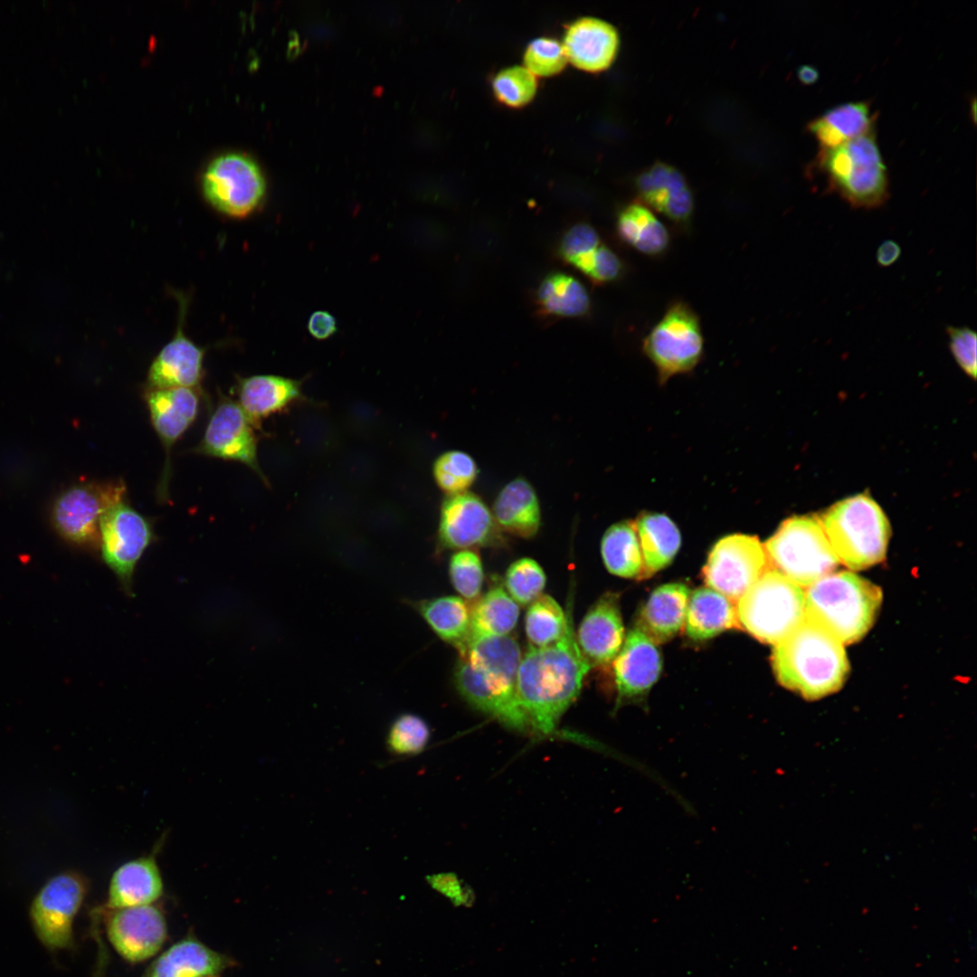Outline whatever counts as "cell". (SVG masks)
Masks as SVG:
<instances>
[{
	"label": "cell",
	"instance_id": "8",
	"mask_svg": "<svg viewBox=\"0 0 977 977\" xmlns=\"http://www.w3.org/2000/svg\"><path fill=\"white\" fill-rule=\"evenodd\" d=\"M764 546L769 567L801 587L811 585L840 564L820 520L813 516L783 520Z\"/></svg>",
	"mask_w": 977,
	"mask_h": 977
},
{
	"label": "cell",
	"instance_id": "45",
	"mask_svg": "<svg viewBox=\"0 0 977 977\" xmlns=\"http://www.w3.org/2000/svg\"><path fill=\"white\" fill-rule=\"evenodd\" d=\"M949 349L961 369L976 377L977 334L969 327H947Z\"/></svg>",
	"mask_w": 977,
	"mask_h": 977
},
{
	"label": "cell",
	"instance_id": "33",
	"mask_svg": "<svg viewBox=\"0 0 977 977\" xmlns=\"http://www.w3.org/2000/svg\"><path fill=\"white\" fill-rule=\"evenodd\" d=\"M601 553L610 573L623 578L641 579L643 561L634 521L612 525L602 538Z\"/></svg>",
	"mask_w": 977,
	"mask_h": 977
},
{
	"label": "cell",
	"instance_id": "42",
	"mask_svg": "<svg viewBox=\"0 0 977 977\" xmlns=\"http://www.w3.org/2000/svg\"><path fill=\"white\" fill-rule=\"evenodd\" d=\"M524 66L536 77H549L563 71L567 58L562 42L549 36L533 39L523 54Z\"/></svg>",
	"mask_w": 977,
	"mask_h": 977
},
{
	"label": "cell",
	"instance_id": "5",
	"mask_svg": "<svg viewBox=\"0 0 977 977\" xmlns=\"http://www.w3.org/2000/svg\"><path fill=\"white\" fill-rule=\"evenodd\" d=\"M816 164L829 189L855 208L873 209L889 196L887 166L875 127L830 148H820Z\"/></svg>",
	"mask_w": 977,
	"mask_h": 977
},
{
	"label": "cell",
	"instance_id": "9",
	"mask_svg": "<svg viewBox=\"0 0 977 977\" xmlns=\"http://www.w3.org/2000/svg\"><path fill=\"white\" fill-rule=\"evenodd\" d=\"M641 349L661 384L672 376L691 372L704 353L699 317L686 301H672L643 338Z\"/></svg>",
	"mask_w": 977,
	"mask_h": 977
},
{
	"label": "cell",
	"instance_id": "44",
	"mask_svg": "<svg viewBox=\"0 0 977 977\" xmlns=\"http://www.w3.org/2000/svg\"><path fill=\"white\" fill-rule=\"evenodd\" d=\"M596 284H606L619 280L624 271L622 260L604 244L571 262Z\"/></svg>",
	"mask_w": 977,
	"mask_h": 977
},
{
	"label": "cell",
	"instance_id": "11",
	"mask_svg": "<svg viewBox=\"0 0 977 977\" xmlns=\"http://www.w3.org/2000/svg\"><path fill=\"white\" fill-rule=\"evenodd\" d=\"M202 185L204 196L215 209L235 218L246 217L256 210L266 192L265 178L258 164L238 153L214 158L204 173Z\"/></svg>",
	"mask_w": 977,
	"mask_h": 977
},
{
	"label": "cell",
	"instance_id": "3",
	"mask_svg": "<svg viewBox=\"0 0 977 977\" xmlns=\"http://www.w3.org/2000/svg\"><path fill=\"white\" fill-rule=\"evenodd\" d=\"M772 665L781 685L807 699L838 691L849 669L844 644L806 617L774 645Z\"/></svg>",
	"mask_w": 977,
	"mask_h": 977
},
{
	"label": "cell",
	"instance_id": "48",
	"mask_svg": "<svg viewBox=\"0 0 977 977\" xmlns=\"http://www.w3.org/2000/svg\"><path fill=\"white\" fill-rule=\"evenodd\" d=\"M308 329L310 335L319 340L327 339L337 330L336 318L327 311H315L309 317Z\"/></svg>",
	"mask_w": 977,
	"mask_h": 977
},
{
	"label": "cell",
	"instance_id": "41",
	"mask_svg": "<svg viewBox=\"0 0 977 977\" xmlns=\"http://www.w3.org/2000/svg\"><path fill=\"white\" fill-rule=\"evenodd\" d=\"M429 739L428 724L419 716L404 713L391 724L386 743L391 753L405 755L421 752Z\"/></svg>",
	"mask_w": 977,
	"mask_h": 977
},
{
	"label": "cell",
	"instance_id": "22",
	"mask_svg": "<svg viewBox=\"0 0 977 977\" xmlns=\"http://www.w3.org/2000/svg\"><path fill=\"white\" fill-rule=\"evenodd\" d=\"M620 43L616 27L594 16H583L570 23L562 42L567 62L588 72L607 70L617 57Z\"/></svg>",
	"mask_w": 977,
	"mask_h": 977
},
{
	"label": "cell",
	"instance_id": "26",
	"mask_svg": "<svg viewBox=\"0 0 977 977\" xmlns=\"http://www.w3.org/2000/svg\"><path fill=\"white\" fill-rule=\"evenodd\" d=\"M689 589L682 583L656 588L641 607L636 628L655 644L675 637L685 624Z\"/></svg>",
	"mask_w": 977,
	"mask_h": 977
},
{
	"label": "cell",
	"instance_id": "17",
	"mask_svg": "<svg viewBox=\"0 0 977 977\" xmlns=\"http://www.w3.org/2000/svg\"><path fill=\"white\" fill-rule=\"evenodd\" d=\"M498 528L492 512L474 493L450 495L442 502L438 539L443 549L494 545L500 543Z\"/></svg>",
	"mask_w": 977,
	"mask_h": 977
},
{
	"label": "cell",
	"instance_id": "23",
	"mask_svg": "<svg viewBox=\"0 0 977 977\" xmlns=\"http://www.w3.org/2000/svg\"><path fill=\"white\" fill-rule=\"evenodd\" d=\"M163 892L162 876L153 856L128 861L112 874L107 898L93 909L92 919L113 910L155 904Z\"/></svg>",
	"mask_w": 977,
	"mask_h": 977
},
{
	"label": "cell",
	"instance_id": "49",
	"mask_svg": "<svg viewBox=\"0 0 977 977\" xmlns=\"http://www.w3.org/2000/svg\"><path fill=\"white\" fill-rule=\"evenodd\" d=\"M901 253L902 250L897 242L892 240H887L877 248L876 260L879 266L888 267L900 258Z\"/></svg>",
	"mask_w": 977,
	"mask_h": 977
},
{
	"label": "cell",
	"instance_id": "18",
	"mask_svg": "<svg viewBox=\"0 0 977 977\" xmlns=\"http://www.w3.org/2000/svg\"><path fill=\"white\" fill-rule=\"evenodd\" d=\"M145 400L151 423L166 452L165 465L157 490L158 499L166 501L171 474L170 451L195 421L200 396L198 390L190 388L147 389Z\"/></svg>",
	"mask_w": 977,
	"mask_h": 977
},
{
	"label": "cell",
	"instance_id": "25",
	"mask_svg": "<svg viewBox=\"0 0 977 977\" xmlns=\"http://www.w3.org/2000/svg\"><path fill=\"white\" fill-rule=\"evenodd\" d=\"M236 964L228 954L187 935L157 955L140 977H213Z\"/></svg>",
	"mask_w": 977,
	"mask_h": 977
},
{
	"label": "cell",
	"instance_id": "40",
	"mask_svg": "<svg viewBox=\"0 0 977 977\" xmlns=\"http://www.w3.org/2000/svg\"><path fill=\"white\" fill-rule=\"evenodd\" d=\"M546 577L534 559L524 557L512 563L505 575V587L519 604H530L542 593Z\"/></svg>",
	"mask_w": 977,
	"mask_h": 977
},
{
	"label": "cell",
	"instance_id": "46",
	"mask_svg": "<svg viewBox=\"0 0 977 977\" xmlns=\"http://www.w3.org/2000/svg\"><path fill=\"white\" fill-rule=\"evenodd\" d=\"M602 244L595 229L588 223H577L572 226L561 240L559 251L568 262L585 255Z\"/></svg>",
	"mask_w": 977,
	"mask_h": 977
},
{
	"label": "cell",
	"instance_id": "43",
	"mask_svg": "<svg viewBox=\"0 0 977 977\" xmlns=\"http://www.w3.org/2000/svg\"><path fill=\"white\" fill-rule=\"evenodd\" d=\"M449 574L455 590L470 601L479 597L484 580L482 562L477 552L459 550L451 557Z\"/></svg>",
	"mask_w": 977,
	"mask_h": 977
},
{
	"label": "cell",
	"instance_id": "16",
	"mask_svg": "<svg viewBox=\"0 0 977 977\" xmlns=\"http://www.w3.org/2000/svg\"><path fill=\"white\" fill-rule=\"evenodd\" d=\"M194 453L241 462L267 484L257 458L253 423L239 403L221 396Z\"/></svg>",
	"mask_w": 977,
	"mask_h": 977
},
{
	"label": "cell",
	"instance_id": "21",
	"mask_svg": "<svg viewBox=\"0 0 977 977\" xmlns=\"http://www.w3.org/2000/svg\"><path fill=\"white\" fill-rule=\"evenodd\" d=\"M662 659L657 644L638 628L630 631L612 661L617 704L646 695L658 680Z\"/></svg>",
	"mask_w": 977,
	"mask_h": 977
},
{
	"label": "cell",
	"instance_id": "29",
	"mask_svg": "<svg viewBox=\"0 0 977 977\" xmlns=\"http://www.w3.org/2000/svg\"><path fill=\"white\" fill-rule=\"evenodd\" d=\"M647 579L669 565L681 545L680 532L667 515L644 511L634 521Z\"/></svg>",
	"mask_w": 977,
	"mask_h": 977
},
{
	"label": "cell",
	"instance_id": "10",
	"mask_svg": "<svg viewBox=\"0 0 977 977\" xmlns=\"http://www.w3.org/2000/svg\"><path fill=\"white\" fill-rule=\"evenodd\" d=\"M151 523L126 500L111 504L100 521V541L105 564L116 574L122 589L133 595V575L137 564L151 545Z\"/></svg>",
	"mask_w": 977,
	"mask_h": 977
},
{
	"label": "cell",
	"instance_id": "6",
	"mask_svg": "<svg viewBox=\"0 0 977 977\" xmlns=\"http://www.w3.org/2000/svg\"><path fill=\"white\" fill-rule=\"evenodd\" d=\"M820 520L838 559L849 568L865 569L885 558L889 522L868 495L858 494L837 502Z\"/></svg>",
	"mask_w": 977,
	"mask_h": 977
},
{
	"label": "cell",
	"instance_id": "4",
	"mask_svg": "<svg viewBox=\"0 0 977 977\" xmlns=\"http://www.w3.org/2000/svg\"><path fill=\"white\" fill-rule=\"evenodd\" d=\"M805 617L843 644L862 639L882 602L880 588L849 572L831 573L804 592Z\"/></svg>",
	"mask_w": 977,
	"mask_h": 977
},
{
	"label": "cell",
	"instance_id": "31",
	"mask_svg": "<svg viewBox=\"0 0 977 977\" xmlns=\"http://www.w3.org/2000/svg\"><path fill=\"white\" fill-rule=\"evenodd\" d=\"M875 116L867 101L845 102L811 120L807 130L816 138L820 148H830L874 128Z\"/></svg>",
	"mask_w": 977,
	"mask_h": 977
},
{
	"label": "cell",
	"instance_id": "13",
	"mask_svg": "<svg viewBox=\"0 0 977 977\" xmlns=\"http://www.w3.org/2000/svg\"><path fill=\"white\" fill-rule=\"evenodd\" d=\"M768 568L764 546L758 537L736 533L713 545L702 576L710 589L735 603Z\"/></svg>",
	"mask_w": 977,
	"mask_h": 977
},
{
	"label": "cell",
	"instance_id": "27",
	"mask_svg": "<svg viewBox=\"0 0 977 977\" xmlns=\"http://www.w3.org/2000/svg\"><path fill=\"white\" fill-rule=\"evenodd\" d=\"M301 396V384L290 378L258 375L238 380L237 403L253 425Z\"/></svg>",
	"mask_w": 977,
	"mask_h": 977
},
{
	"label": "cell",
	"instance_id": "50",
	"mask_svg": "<svg viewBox=\"0 0 977 977\" xmlns=\"http://www.w3.org/2000/svg\"><path fill=\"white\" fill-rule=\"evenodd\" d=\"M819 71L813 65L804 64L798 68L797 77L805 85H811L819 80Z\"/></svg>",
	"mask_w": 977,
	"mask_h": 977
},
{
	"label": "cell",
	"instance_id": "35",
	"mask_svg": "<svg viewBox=\"0 0 977 977\" xmlns=\"http://www.w3.org/2000/svg\"><path fill=\"white\" fill-rule=\"evenodd\" d=\"M518 604L499 584L493 585L470 608V634L506 636L516 627Z\"/></svg>",
	"mask_w": 977,
	"mask_h": 977
},
{
	"label": "cell",
	"instance_id": "52",
	"mask_svg": "<svg viewBox=\"0 0 977 977\" xmlns=\"http://www.w3.org/2000/svg\"><path fill=\"white\" fill-rule=\"evenodd\" d=\"M213 977H220V975L219 976H213Z\"/></svg>",
	"mask_w": 977,
	"mask_h": 977
},
{
	"label": "cell",
	"instance_id": "20",
	"mask_svg": "<svg viewBox=\"0 0 977 977\" xmlns=\"http://www.w3.org/2000/svg\"><path fill=\"white\" fill-rule=\"evenodd\" d=\"M575 637L579 650L591 668L610 665L624 639L619 594L603 593L587 611Z\"/></svg>",
	"mask_w": 977,
	"mask_h": 977
},
{
	"label": "cell",
	"instance_id": "7",
	"mask_svg": "<svg viewBox=\"0 0 977 977\" xmlns=\"http://www.w3.org/2000/svg\"><path fill=\"white\" fill-rule=\"evenodd\" d=\"M735 607L740 629L761 642L775 645L804 620V591L769 567Z\"/></svg>",
	"mask_w": 977,
	"mask_h": 977
},
{
	"label": "cell",
	"instance_id": "38",
	"mask_svg": "<svg viewBox=\"0 0 977 977\" xmlns=\"http://www.w3.org/2000/svg\"><path fill=\"white\" fill-rule=\"evenodd\" d=\"M479 473L473 458L460 451L440 455L433 464V477L439 488L450 495L466 492Z\"/></svg>",
	"mask_w": 977,
	"mask_h": 977
},
{
	"label": "cell",
	"instance_id": "30",
	"mask_svg": "<svg viewBox=\"0 0 977 977\" xmlns=\"http://www.w3.org/2000/svg\"><path fill=\"white\" fill-rule=\"evenodd\" d=\"M731 629H740L735 603L706 587L689 594L685 619L688 638L705 640Z\"/></svg>",
	"mask_w": 977,
	"mask_h": 977
},
{
	"label": "cell",
	"instance_id": "37",
	"mask_svg": "<svg viewBox=\"0 0 977 977\" xmlns=\"http://www.w3.org/2000/svg\"><path fill=\"white\" fill-rule=\"evenodd\" d=\"M566 625L567 616L553 597L540 594L529 604L525 631L530 646L545 647L558 641Z\"/></svg>",
	"mask_w": 977,
	"mask_h": 977
},
{
	"label": "cell",
	"instance_id": "12",
	"mask_svg": "<svg viewBox=\"0 0 977 977\" xmlns=\"http://www.w3.org/2000/svg\"><path fill=\"white\" fill-rule=\"evenodd\" d=\"M88 891L86 879L75 872L52 877L32 902L30 917L38 939L52 950L70 949L74 944L75 917Z\"/></svg>",
	"mask_w": 977,
	"mask_h": 977
},
{
	"label": "cell",
	"instance_id": "1",
	"mask_svg": "<svg viewBox=\"0 0 977 977\" xmlns=\"http://www.w3.org/2000/svg\"><path fill=\"white\" fill-rule=\"evenodd\" d=\"M568 601L562 638L548 646H529L517 675V697L529 726L543 734L555 731L559 719L578 697L591 667L577 645Z\"/></svg>",
	"mask_w": 977,
	"mask_h": 977
},
{
	"label": "cell",
	"instance_id": "19",
	"mask_svg": "<svg viewBox=\"0 0 977 977\" xmlns=\"http://www.w3.org/2000/svg\"><path fill=\"white\" fill-rule=\"evenodd\" d=\"M639 202L666 217L677 228L690 225L695 200L693 192L675 166L656 162L643 169L635 179Z\"/></svg>",
	"mask_w": 977,
	"mask_h": 977
},
{
	"label": "cell",
	"instance_id": "14",
	"mask_svg": "<svg viewBox=\"0 0 977 977\" xmlns=\"http://www.w3.org/2000/svg\"><path fill=\"white\" fill-rule=\"evenodd\" d=\"M126 493L122 480L74 485L56 500L53 523L69 541L81 545L99 543L101 516L111 504L126 497Z\"/></svg>",
	"mask_w": 977,
	"mask_h": 977
},
{
	"label": "cell",
	"instance_id": "36",
	"mask_svg": "<svg viewBox=\"0 0 977 977\" xmlns=\"http://www.w3.org/2000/svg\"><path fill=\"white\" fill-rule=\"evenodd\" d=\"M537 302L544 312L564 318L584 316L591 306L585 288L572 276L561 272L551 273L542 280Z\"/></svg>",
	"mask_w": 977,
	"mask_h": 977
},
{
	"label": "cell",
	"instance_id": "28",
	"mask_svg": "<svg viewBox=\"0 0 977 977\" xmlns=\"http://www.w3.org/2000/svg\"><path fill=\"white\" fill-rule=\"evenodd\" d=\"M498 527L516 536L530 538L539 530L541 509L537 495L524 478L506 484L492 508Z\"/></svg>",
	"mask_w": 977,
	"mask_h": 977
},
{
	"label": "cell",
	"instance_id": "34",
	"mask_svg": "<svg viewBox=\"0 0 977 977\" xmlns=\"http://www.w3.org/2000/svg\"><path fill=\"white\" fill-rule=\"evenodd\" d=\"M414 608L434 633L456 649L470 634V608L457 596H440L414 603Z\"/></svg>",
	"mask_w": 977,
	"mask_h": 977
},
{
	"label": "cell",
	"instance_id": "32",
	"mask_svg": "<svg viewBox=\"0 0 977 977\" xmlns=\"http://www.w3.org/2000/svg\"><path fill=\"white\" fill-rule=\"evenodd\" d=\"M616 231L624 243L650 257L665 254L670 245L667 227L640 202L630 203L619 212Z\"/></svg>",
	"mask_w": 977,
	"mask_h": 977
},
{
	"label": "cell",
	"instance_id": "51",
	"mask_svg": "<svg viewBox=\"0 0 977 977\" xmlns=\"http://www.w3.org/2000/svg\"><path fill=\"white\" fill-rule=\"evenodd\" d=\"M970 109H970V116H971V118L972 119L973 124H975V122H976V99H975V97H973L972 100L970 102Z\"/></svg>",
	"mask_w": 977,
	"mask_h": 977
},
{
	"label": "cell",
	"instance_id": "2",
	"mask_svg": "<svg viewBox=\"0 0 977 977\" xmlns=\"http://www.w3.org/2000/svg\"><path fill=\"white\" fill-rule=\"evenodd\" d=\"M457 650L454 683L460 696L507 727L527 730L529 723L517 697L522 658L517 640L509 635L469 634Z\"/></svg>",
	"mask_w": 977,
	"mask_h": 977
},
{
	"label": "cell",
	"instance_id": "24",
	"mask_svg": "<svg viewBox=\"0 0 977 977\" xmlns=\"http://www.w3.org/2000/svg\"><path fill=\"white\" fill-rule=\"evenodd\" d=\"M181 311L175 336L163 346L148 368L147 377L148 389L198 390L201 384L205 352L185 335L184 308Z\"/></svg>",
	"mask_w": 977,
	"mask_h": 977
},
{
	"label": "cell",
	"instance_id": "15",
	"mask_svg": "<svg viewBox=\"0 0 977 977\" xmlns=\"http://www.w3.org/2000/svg\"><path fill=\"white\" fill-rule=\"evenodd\" d=\"M100 918L112 948L129 963L157 955L168 937L164 911L155 904L113 910Z\"/></svg>",
	"mask_w": 977,
	"mask_h": 977
},
{
	"label": "cell",
	"instance_id": "39",
	"mask_svg": "<svg viewBox=\"0 0 977 977\" xmlns=\"http://www.w3.org/2000/svg\"><path fill=\"white\" fill-rule=\"evenodd\" d=\"M537 78L524 65L506 67L493 77L492 90L497 100L510 108H520L536 96Z\"/></svg>",
	"mask_w": 977,
	"mask_h": 977
},
{
	"label": "cell",
	"instance_id": "47",
	"mask_svg": "<svg viewBox=\"0 0 977 977\" xmlns=\"http://www.w3.org/2000/svg\"><path fill=\"white\" fill-rule=\"evenodd\" d=\"M432 887L448 897L455 906H470L473 896L457 877L450 874L435 875L428 877Z\"/></svg>",
	"mask_w": 977,
	"mask_h": 977
}]
</instances>
